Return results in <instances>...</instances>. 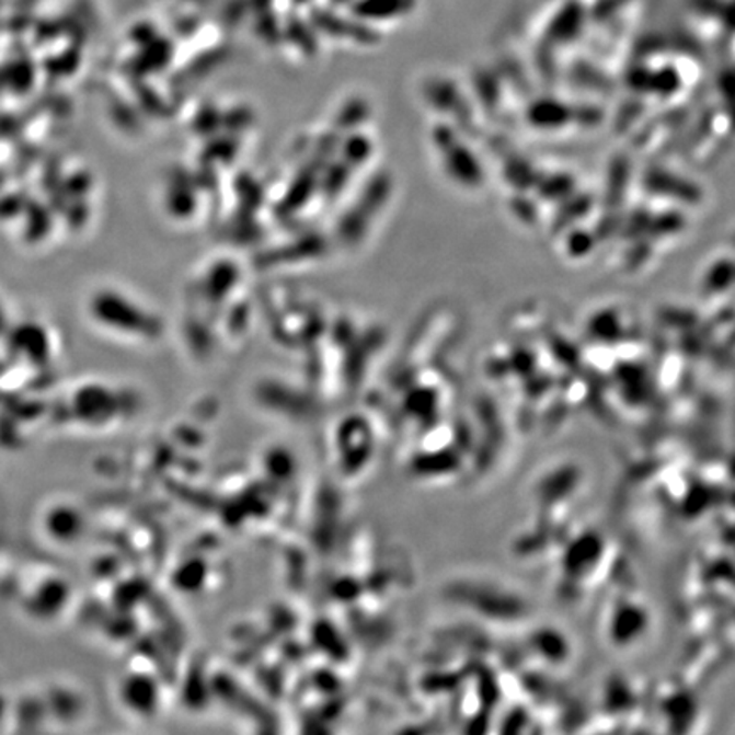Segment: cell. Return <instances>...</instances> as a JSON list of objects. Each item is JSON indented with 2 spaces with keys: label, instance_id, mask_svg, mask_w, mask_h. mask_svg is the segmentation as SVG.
<instances>
[{
  "label": "cell",
  "instance_id": "obj_1",
  "mask_svg": "<svg viewBox=\"0 0 735 735\" xmlns=\"http://www.w3.org/2000/svg\"><path fill=\"white\" fill-rule=\"evenodd\" d=\"M39 528H43L46 538H50L57 545L69 547L67 543L81 537L84 526H82L81 513L76 506L66 501L64 503L57 501L43 510Z\"/></svg>",
  "mask_w": 735,
  "mask_h": 735
}]
</instances>
